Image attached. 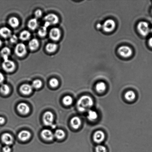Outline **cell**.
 Returning a JSON list of instances; mask_svg holds the SVG:
<instances>
[{"mask_svg": "<svg viewBox=\"0 0 152 152\" xmlns=\"http://www.w3.org/2000/svg\"><path fill=\"white\" fill-rule=\"evenodd\" d=\"M92 99L88 95L81 97L77 102V106L79 111L84 112L89 110L93 105Z\"/></svg>", "mask_w": 152, "mask_h": 152, "instance_id": "cell-1", "label": "cell"}, {"mask_svg": "<svg viewBox=\"0 0 152 152\" xmlns=\"http://www.w3.org/2000/svg\"><path fill=\"white\" fill-rule=\"evenodd\" d=\"M137 29L140 34L143 36H147L150 31L148 23L144 21L140 22L137 25Z\"/></svg>", "mask_w": 152, "mask_h": 152, "instance_id": "cell-2", "label": "cell"}, {"mask_svg": "<svg viewBox=\"0 0 152 152\" xmlns=\"http://www.w3.org/2000/svg\"><path fill=\"white\" fill-rule=\"evenodd\" d=\"M116 24L114 20L109 19L106 20L103 25L102 29L106 32H111L114 30Z\"/></svg>", "mask_w": 152, "mask_h": 152, "instance_id": "cell-3", "label": "cell"}, {"mask_svg": "<svg viewBox=\"0 0 152 152\" xmlns=\"http://www.w3.org/2000/svg\"><path fill=\"white\" fill-rule=\"evenodd\" d=\"M119 55L125 58L130 57L132 54V51L130 47L127 46H122L118 49Z\"/></svg>", "mask_w": 152, "mask_h": 152, "instance_id": "cell-4", "label": "cell"}, {"mask_svg": "<svg viewBox=\"0 0 152 152\" xmlns=\"http://www.w3.org/2000/svg\"><path fill=\"white\" fill-rule=\"evenodd\" d=\"M3 69L7 72H13L15 68V64L12 60H4L2 63Z\"/></svg>", "mask_w": 152, "mask_h": 152, "instance_id": "cell-5", "label": "cell"}, {"mask_svg": "<svg viewBox=\"0 0 152 152\" xmlns=\"http://www.w3.org/2000/svg\"><path fill=\"white\" fill-rule=\"evenodd\" d=\"M15 52L16 55L19 57H23L27 53L26 46L23 43L17 44L15 47Z\"/></svg>", "mask_w": 152, "mask_h": 152, "instance_id": "cell-6", "label": "cell"}, {"mask_svg": "<svg viewBox=\"0 0 152 152\" xmlns=\"http://www.w3.org/2000/svg\"><path fill=\"white\" fill-rule=\"evenodd\" d=\"M54 119V115L50 111L45 112L43 117V120L44 123L47 126H52L53 125Z\"/></svg>", "mask_w": 152, "mask_h": 152, "instance_id": "cell-7", "label": "cell"}, {"mask_svg": "<svg viewBox=\"0 0 152 152\" xmlns=\"http://www.w3.org/2000/svg\"><path fill=\"white\" fill-rule=\"evenodd\" d=\"M44 19L46 23H48L50 25L57 24L59 21L58 17L54 14L47 15L44 17Z\"/></svg>", "mask_w": 152, "mask_h": 152, "instance_id": "cell-8", "label": "cell"}, {"mask_svg": "<svg viewBox=\"0 0 152 152\" xmlns=\"http://www.w3.org/2000/svg\"><path fill=\"white\" fill-rule=\"evenodd\" d=\"M60 35H61V32L60 29L58 28H53L50 31L49 37L53 41H58L60 39Z\"/></svg>", "mask_w": 152, "mask_h": 152, "instance_id": "cell-9", "label": "cell"}, {"mask_svg": "<svg viewBox=\"0 0 152 152\" xmlns=\"http://www.w3.org/2000/svg\"><path fill=\"white\" fill-rule=\"evenodd\" d=\"M43 138L47 141H51L54 138V134L51 130L48 129L43 130L41 133Z\"/></svg>", "mask_w": 152, "mask_h": 152, "instance_id": "cell-10", "label": "cell"}, {"mask_svg": "<svg viewBox=\"0 0 152 152\" xmlns=\"http://www.w3.org/2000/svg\"><path fill=\"white\" fill-rule=\"evenodd\" d=\"M105 137V135L103 131H97L94 134L93 140L96 143H100L104 141Z\"/></svg>", "mask_w": 152, "mask_h": 152, "instance_id": "cell-11", "label": "cell"}, {"mask_svg": "<svg viewBox=\"0 0 152 152\" xmlns=\"http://www.w3.org/2000/svg\"><path fill=\"white\" fill-rule=\"evenodd\" d=\"M17 109L18 111L23 114H27L30 111L29 106L24 103H21L19 104L17 106Z\"/></svg>", "mask_w": 152, "mask_h": 152, "instance_id": "cell-12", "label": "cell"}, {"mask_svg": "<svg viewBox=\"0 0 152 152\" xmlns=\"http://www.w3.org/2000/svg\"><path fill=\"white\" fill-rule=\"evenodd\" d=\"M1 139L3 142L7 145H9L12 144L13 141H14V139L12 136L9 133H5L3 134Z\"/></svg>", "mask_w": 152, "mask_h": 152, "instance_id": "cell-13", "label": "cell"}, {"mask_svg": "<svg viewBox=\"0 0 152 152\" xmlns=\"http://www.w3.org/2000/svg\"><path fill=\"white\" fill-rule=\"evenodd\" d=\"M33 87L32 85L28 84H24L20 87V91L22 94L25 95H29L32 92Z\"/></svg>", "mask_w": 152, "mask_h": 152, "instance_id": "cell-14", "label": "cell"}, {"mask_svg": "<svg viewBox=\"0 0 152 152\" xmlns=\"http://www.w3.org/2000/svg\"><path fill=\"white\" fill-rule=\"evenodd\" d=\"M81 119L78 116H74L71 119V125L74 129H78L81 126Z\"/></svg>", "mask_w": 152, "mask_h": 152, "instance_id": "cell-15", "label": "cell"}, {"mask_svg": "<svg viewBox=\"0 0 152 152\" xmlns=\"http://www.w3.org/2000/svg\"><path fill=\"white\" fill-rule=\"evenodd\" d=\"M0 35L5 38L10 37L12 35L11 31L6 27L1 28L0 29Z\"/></svg>", "mask_w": 152, "mask_h": 152, "instance_id": "cell-16", "label": "cell"}, {"mask_svg": "<svg viewBox=\"0 0 152 152\" xmlns=\"http://www.w3.org/2000/svg\"><path fill=\"white\" fill-rule=\"evenodd\" d=\"M31 134L29 131L23 130L18 134V138L22 141H26L30 138Z\"/></svg>", "mask_w": 152, "mask_h": 152, "instance_id": "cell-17", "label": "cell"}, {"mask_svg": "<svg viewBox=\"0 0 152 152\" xmlns=\"http://www.w3.org/2000/svg\"><path fill=\"white\" fill-rule=\"evenodd\" d=\"M29 48L32 51L36 50L39 46V42L38 40L35 38L32 39L29 43Z\"/></svg>", "mask_w": 152, "mask_h": 152, "instance_id": "cell-18", "label": "cell"}, {"mask_svg": "<svg viewBox=\"0 0 152 152\" xmlns=\"http://www.w3.org/2000/svg\"><path fill=\"white\" fill-rule=\"evenodd\" d=\"M29 29L32 30H34L37 28L38 23L37 20L36 18H32L29 20L28 24Z\"/></svg>", "mask_w": 152, "mask_h": 152, "instance_id": "cell-19", "label": "cell"}, {"mask_svg": "<svg viewBox=\"0 0 152 152\" xmlns=\"http://www.w3.org/2000/svg\"><path fill=\"white\" fill-rule=\"evenodd\" d=\"M50 26L48 23H45L44 26L41 27L38 31V33L39 36L44 37L46 36L47 33V28Z\"/></svg>", "mask_w": 152, "mask_h": 152, "instance_id": "cell-20", "label": "cell"}, {"mask_svg": "<svg viewBox=\"0 0 152 152\" xmlns=\"http://www.w3.org/2000/svg\"><path fill=\"white\" fill-rule=\"evenodd\" d=\"M11 50L8 47H5L2 49L1 51V55L4 60H8V57L11 54Z\"/></svg>", "mask_w": 152, "mask_h": 152, "instance_id": "cell-21", "label": "cell"}, {"mask_svg": "<svg viewBox=\"0 0 152 152\" xmlns=\"http://www.w3.org/2000/svg\"><path fill=\"white\" fill-rule=\"evenodd\" d=\"M57 44L53 43H49L46 45V49L47 52L49 53H52L56 51L57 48Z\"/></svg>", "mask_w": 152, "mask_h": 152, "instance_id": "cell-22", "label": "cell"}, {"mask_svg": "<svg viewBox=\"0 0 152 152\" xmlns=\"http://www.w3.org/2000/svg\"><path fill=\"white\" fill-rule=\"evenodd\" d=\"M125 97L126 100L127 101H132L135 100L136 98V95L134 91H129L125 93Z\"/></svg>", "mask_w": 152, "mask_h": 152, "instance_id": "cell-23", "label": "cell"}, {"mask_svg": "<svg viewBox=\"0 0 152 152\" xmlns=\"http://www.w3.org/2000/svg\"><path fill=\"white\" fill-rule=\"evenodd\" d=\"M20 23L18 19L15 17H11L9 20V24L12 28H16L18 26Z\"/></svg>", "mask_w": 152, "mask_h": 152, "instance_id": "cell-24", "label": "cell"}, {"mask_svg": "<svg viewBox=\"0 0 152 152\" xmlns=\"http://www.w3.org/2000/svg\"><path fill=\"white\" fill-rule=\"evenodd\" d=\"M107 86L104 82H99L96 85V89L98 92L101 93L105 91Z\"/></svg>", "mask_w": 152, "mask_h": 152, "instance_id": "cell-25", "label": "cell"}, {"mask_svg": "<svg viewBox=\"0 0 152 152\" xmlns=\"http://www.w3.org/2000/svg\"><path fill=\"white\" fill-rule=\"evenodd\" d=\"M87 117L90 121H94L98 118V114L96 112L93 110H89L88 113Z\"/></svg>", "mask_w": 152, "mask_h": 152, "instance_id": "cell-26", "label": "cell"}, {"mask_svg": "<svg viewBox=\"0 0 152 152\" xmlns=\"http://www.w3.org/2000/svg\"><path fill=\"white\" fill-rule=\"evenodd\" d=\"M31 36V33L28 31L25 30L20 33V39L23 41H26L29 39Z\"/></svg>", "mask_w": 152, "mask_h": 152, "instance_id": "cell-27", "label": "cell"}, {"mask_svg": "<svg viewBox=\"0 0 152 152\" xmlns=\"http://www.w3.org/2000/svg\"><path fill=\"white\" fill-rule=\"evenodd\" d=\"M54 136L58 139H62L64 138L65 134L64 131L61 129H57L54 134Z\"/></svg>", "mask_w": 152, "mask_h": 152, "instance_id": "cell-28", "label": "cell"}, {"mask_svg": "<svg viewBox=\"0 0 152 152\" xmlns=\"http://www.w3.org/2000/svg\"><path fill=\"white\" fill-rule=\"evenodd\" d=\"M0 91L1 93L4 95H7L10 92V88L9 86L7 84H2L0 87Z\"/></svg>", "mask_w": 152, "mask_h": 152, "instance_id": "cell-29", "label": "cell"}, {"mask_svg": "<svg viewBox=\"0 0 152 152\" xmlns=\"http://www.w3.org/2000/svg\"><path fill=\"white\" fill-rule=\"evenodd\" d=\"M73 100L70 96L67 95L63 98V102L65 105H69L72 104Z\"/></svg>", "mask_w": 152, "mask_h": 152, "instance_id": "cell-30", "label": "cell"}, {"mask_svg": "<svg viewBox=\"0 0 152 152\" xmlns=\"http://www.w3.org/2000/svg\"><path fill=\"white\" fill-rule=\"evenodd\" d=\"M42 86V82L39 79H36L32 82V86L35 89H39Z\"/></svg>", "mask_w": 152, "mask_h": 152, "instance_id": "cell-31", "label": "cell"}, {"mask_svg": "<svg viewBox=\"0 0 152 152\" xmlns=\"http://www.w3.org/2000/svg\"><path fill=\"white\" fill-rule=\"evenodd\" d=\"M49 84L52 87L55 88L58 86L59 83L57 79L55 78H53L50 80Z\"/></svg>", "mask_w": 152, "mask_h": 152, "instance_id": "cell-32", "label": "cell"}, {"mask_svg": "<svg viewBox=\"0 0 152 152\" xmlns=\"http://www.w3.org/2000/svg\"><path fill=\"white\" fill-rule=\"evenodd\" d=\"M96 152H107V148L104 146L98 145L95 148Z\"/></svg>", "mask_w": 152, "mask_h": 152, "instance_id": "cell-33", "label": "cell"}, {"mask_svg": "<svg viewBox=\"0 0 152 152\" xmlns=\"http://www.w3.org/2000/svg\"><path fill=\"white\" fill-rule=\"evenodd\" d=\"M18 40V38L16 35H12L11 37H10V40L11 42L12 43H15L17 42Z\"/></svg>", "mask_w": 152, "mask_h": 152, "instance_id": "cell-34", "label": "cell"}, {"mask_svg": "<svg viewBox=\"0 0 152 152\" xmlns=\"http://www.w3.org/2000/svg\"><path fill=\"white\" fill-rule=\"evenodd\" d=\"M35 15L36 18H39L41 17L42 15V12L41 10L38 9L35 12Z\"/></svg>", "mask_w": 152, "mask_h": 152, "instance_id": "cell-35", "label": "cell"}, {"mask_svg": "<svg viewBox=\"0 0 152 152\" xmlns=\"http://www.w3.org/2000/svg\"><path fill=\"white\" fill-rule=\"evenodd\" d=\"M3 150L4 152H11V148L9 145H6L4 146L3 148Z\"/></svg>", "mask_w": 152, "mask_h": 152, "instance_id": "cell-36", "label": "cell"}, {"mask_svg": "<svg viewBox=\"0 0 152 152\" xmlns=\"http://www.w3.org/2000/svg\"><path fill=\"white\" fill-rule=\"evenodd\" d=\"M4 77L3 74L0 72V84L4 81Z\"/></svg>", "mask_w": 152, "mask_h": 152, "instance_id": "cell-37", "label": "cell"}, {"mask_svg": "<svg viewBox=\"0 0 152 152\" xmlns=\"http://www.w3.org/2000/svg\"><path fill=\"white\" fill-rule=\"evenodd\" d=\"M5 122V119L2 117H0V124H2Z\"/></svg>", "mask_w": 152, "mask_h": 152, "instance_id": "cell-38", "label": "cell"}, {"mask_svg": "<svg viewBox=\"0 0 152 152\" xmlns=\"http://www.w3.org/2000/svg\"><path fill=\"white\" fill-rule=\"evenodd\" d=\"M148 44L152 48V37L148 41Z\"/></svg>", "mask_w": 152, "mask_h": 152, "instance_id": "cell-39", "label": "cell"}, {"mask_svg": "<svg viewBox=\"0 0 152 152\" xmlns=\"http://www.w3.org/2000/svg\"><path fill=\"white\" fill-rule=\"evenodd\" d=\"M103 25H102L100 23H98V24L97 25V28L98 29H100L101 28H102Z\"/></svg>", "mask_w": 152, "mask_h": 152, "instance_id": "cell-40", "label": "cell"}, {"mask_svg": "<svg viewBox=\"0 0 152 152\" xmlns=\"http://www.w3.org/2000/svg\"><path fill=\"white\" fill-rule=\"evenodd\" d=\"M2 41H1V39H0V47H1V45H2Z\"/></svg>", "mask_w": 152, "mask_h": 152, "instance_id": "cell-41", "label": "cell"}, {"mask_svg": "<svg viewBox=\"0 0 152 152\" xmlns=\"http://www.w3.org/2000/svg\"><path fill=\"white\" fill-rule=\"evenodd\" d=\"M150 31L152 33V28L151 29H150Z\"/></svg>", "mask_w": 152, "mask_h": 152, "instance_id": "cell-42", "label": "cell"}, {"mask_svg": "<svg viewBox=\"0 0 152 152\" xmlns=\"http://www.w3.org/2000/svg\"></svg>", "mask_w": 152, "mask_h": 152, "instance_id": "cell-43", "label": "cell"}]
</instances>
